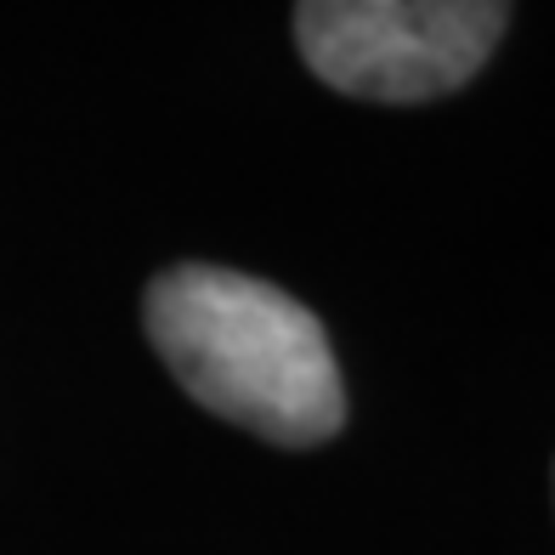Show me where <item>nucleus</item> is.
Listing matches in <instances>:
<instances>
[{
    "mask_svg": "<svg viewBox=\"0 0 555 555\" xmlns=\"http://www.w3.org/2000/svg\"><path fill=\"white\" fill-rule=\"evenodd\" d=\"M147 340L193 402L278 448L330 442L346 386L323 323L278 284L227 267H170L147 284Z\"/></svg>",
    "mask_w": 555,
    "mask_h": 555,
    "instance_id": "nucleus-1",
    "label": "nucleus"
},
{
    "mask_svg": "<svg viewBox=\"0 0 555 555\" xmlns=\"http://www.w3.org/2000/svg\"><path fill=\"white\" fill-rule=\"evenodd\" d=\"M511 0H295L300 63L358 103H431L482 74Z\"/></svg>",
    "mask_w": 555,
    "mask_h": 555,
    "instance_id": "nucleus-2",
    "label": "nucleus"
}]
</instances>
